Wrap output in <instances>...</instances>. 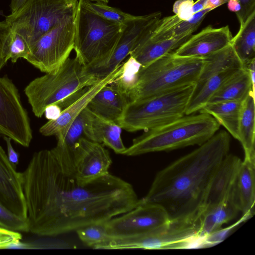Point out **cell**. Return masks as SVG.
I'll return each mask as SVG.
<instances>
[{
    "label": "cell",
    "mask_w": 255,
    "mask_h": 255,
    "mask_svg": "<svg viewBox=\"0 0 255 255\" xmlns=\"http://www.w3.org/2000/svg\"><path fill=\"white\" fill-rule=\"evenodd\" d=\"M232 38L228 25L220 28L209 25L192 35L173 53L181 57L204 58L229 45Z\"/></svg>",
    "instance_id": "obj_17"
},
{
    "label": "cell",
    "mask_w": 255,
    "mask_h": 255,
    "mask_svg": "<svg viewBox=\"0 0 255 255\" xmlns=\"http://www.w3.org/2000/svg\"><path fill=\"white\" fill-rule=\"evenodd\" d=\"M0 15H1V16H4V17H5L4 14H3V11H1H1H0Z\"/></svg>",
    "instance_id": "obj_45"
},
{
    "label": "cell",
    "mask_w": 255,
    "mask_h": 255,
    "mask_svg": "<svg viewBox=\"0 0 255 255\" xmlns=\"http://www.w3.org/2000/svg\"><path fill=\"white\" fill-rule=\"evenodd\" d=\"M198 224L171 222L146 233L123 237H110L99 249H185L201 247Z\"/></svg>",
    "instance_id": "obj_9"
},
{
    "label": "cell",
    "mask_w": 255,
    "mask_h": 255,
    "mask_svg": "<svg viewBox=\"0 0 255 255\" xmlns=\"http://www.w3.org/2000/svg\"><path fill=\"white\" fill-rule=\"evenodd\" d=\"M255 93L251 92L244 100L238 126V139L245 152V157L255 159Z\"/></svg>",
    "instance_id": "obj_27"
},
{
    "label": "cell",
    "mask_w": 255,
    "mask_h": 255,
    "mask_svg": "<svg viewBox=\"0 0 255 255\" xmlns=\"http://www.w3.org/2000/svg\"><path fill=\"white\" fill-rule=\"evenodd\" d=\"M60 112L61 109L57 105H52L45 109L44 114L46 118L51 120L56 119Z\"/></svg>",
    "instance_id": "obj_40"
},
{
    "label": "cell",
    "mask_w": 255,
    "mask_h": 255,
    "mask_svg": "<svg viewBox=\"0 0 255 255\" xmlns=\"http://www.w3.org/2000/svg\"><path fill=\"white\" fill-rule=\"evenodd\" d=\"M239 212L233 189L220 202L203 211L198 221L200 237L204 239L220 230L223 225L234 219Z\"/></svg>",
    "instance_id": "obj_22"
},
{
    "label": "cell",
    "mask_w": 255,
    "mask_h": 255,
    "mask_svg": "<svg viewBox=\"0 0 255 255\" xmlns=\"http://www.w3.org/2000/svg\"><path fill=\"white\" fill-rule=\"evenodd\" d=\"M170 223L167 214L159 205L139 203L130 210L104 223L110 237H123L151 232Z\"/></svg>",
    "instance_id": "obj_13"
},
{
    "label": "cell",
    "mask_w": 255,
    "mask_h": 255,
    "mask_svg": "<svg viewBox=\"0 0 255 255\" xmlns=\"http://www.w3.org/2000/svg\"><path fill=\"white\" fill-rule=\"evenodd\" d=\"M28 232L55 236L104 223L138 204L132 186L110 172L86 184L65 173L51 149L35 152L21 172Z\"/></svg>",
    "instance_id": "obj_1"
},
{
    "label": "cell",
    "mask_w": 255,
    "mask_h": 255,
    "mask_svg": "<svg viewBox=\"0 0 255 255\" xmlns=\"http://www.w3.org/2000/svg\"><path fill=\"white\" fill-rule=\"evenodd\" d=\"M74 151V176L79 183L87 184L109 173L112 159L102 144L83 136Z\"/></svg>",
    "instance_id": "obj_15"
},
{
    "label": "cell",
    "mask_w": 255,
    "mask_h": 255,
    "mask_svg": "<svg viewBox=\"0 0 255 255\" xmlns=\"http://www.w3.org/2000/svg\"><path fill=\"white\" fill-rule=\"evenodd\" d=\"M89 0L92 1H99V2H103L104 3H107L109 1L108 0Z\"/></svg>",
    "instance_id": "obj_44"
},
{
    "label": "cell",
    "mask_w": 255,
    "mask_h": 255,
    "mask_svg": "<svg viewBox=\"0 0 255 255\" xmlns=\"http://www.w3.org/2000/svg\"><path fill=\"white\" fill-rule=\"evenodd\" d=\"M198 113L185 115L167 124L144 131L133 139L123 155L136 156L200 145L219 130L220 125L210 115Z\"/></svg>",
    "instance_id": "obj_3"
},
{
    "label": "cell",
    "mask_w": 255,
    "mask_h": 255,
    "mask_svg": "<svg viewBox=\"0 0 255 255\" xmlns=\"http://www.w3.org/2000/svg\"><path fill=\"white\" fill-rule=\"evenodd\" d=\"M0 135L24 147L29 146L32 138L28 116L18 90L6 76L0 77Z\"/></svg>",
    "instance_id": "obj_12"
},
{
    "label": "cell",
    "mask_w": 255,
    "mask_h": 255,
    "mask_svg": "<svg viewBox=\"0 0 255 255\" xmlns=\"http://www.w3.org/2000/svg\"><path fill=\"white\" fill-rule=\"evenodd\" d=\"M251 92L255 93L249 71L244 66L229 78L212 96L208 103L242 101Z\"/></svg>",
    "instance_id": "obj_26"
},
{
    "label": "cell",
    "mask_w": 255,
    "mask_h": 255,
    "mask_svg": "<svg viewBox=\"0 0 255 255\" xmlns=\"http://www.w3.org/2000/svg\"><path fill=\"white\" fill-rule=\"evenodd\" d=\"M10 30V26L5 20L0 22V71L6 63V43Z\"/></svg>",
    "instance_id": "obj_37"
},
{
    "label": "cell",
    "mask_w": 255,
    "mask_h": 255,
    "mask_svg": "<svg viewBox=\"0 0 255 255\" xmlns=\"http://www.w3.org/2000/svg\"><path fill=\"white\" fill-rule=\"evenodd\" d=\"M194 0H177L173 6V11L182 20L191 18L194 14L192 7Z\"/></svg>",
    "instance_id": "obj_36"
},
{
    "label": "cell",
    "mask_w": 255,
    "mask_h": 255,
    "mask_svg": "<svg viewBox=\"0 0 255 255\" xmlns=\"http://www.w3.org/2000/svg\"><path fill=\"white\" fill-rule=\"evenodd\" d=\"M22 238L20 232L0 227V249L15 247Z\"/></svg>",
    "instance_id": "obj_35"
},
{
    "label": "cell",
    "mask_w": 255,
    "mask_h": 255,
    "mask_svg": "<svg viewBox=\"0 0 255 255\" xmlns=\"http://www.w3.org/2000/svg\"><path fill=\"white\" fill-rule=\"evenodd\" d=\"M195 84L157 96L129 101L118 124L129 132L146 131L173 122L185 115Z\"/></svg>",
    "instance_id": "obj_6"
},
{
    "label": "cell",
    "mask_w": 255,
    "mask_h": 255,
    "mask_svg": "<svg viewBox=\"0 0 255 255\" xmlns=\"http://www.w3.org/2000/svg\"><path fill=\"white\" fill-rule=\"evenodd\" d=\"M243 101L208 103L198 112L212 116L230 134L238 140L239 122Z\"/></svg>",
    "instance_id": "obj_25"
},
{
    "label": "cell",
    "mask_w": 255,
    "mask_h": 255,
    "mask_svg": "<svg viewBox=\"0 0 255 255\" xmlns=\"http://www.w3.org/2000/svg\"><path fill=\"white\" fill-rule=\"evenodd\" d=\"M78 0H26L16 11L5 16L11 29L29 46L48 31L75 17Z\"/></svg>",
    "instance_id": "obj_8"
},
{
    "label": "cell",
    "mask_w": 255,
    "mask_h": 255,
    "mask_svg": "<svg viewBox=\"0 0 255 255\" xmlns=\"http://www.w3.org/2000/svg\"><path fill=\"white\" fill-rule=\"evenodd\" d=\"M128 102L127 95L112 83L100 90L87 107L95 114L117 123Z\"/></svg>",
    "instance_id": "obj_20"
},
{
    "label": "cell",
    "mask_w": 255,
    "mask_h": 255,
    "mask_svg": "<svg viewBox=\"0 0 255 255\" xmlns=\"http://www.w3.org/2000/svg\"><path fill=\"white\" fill-rule=\"evenodd\" d=\"M231 45L244 66L255 59V12L240 25Z\"/></svg>",
    "instance_id": "obj_30"
},
{
    "label": "cell",
    "mask_w": 255,
    "mask_h": 255,
    "mask_svg": "<svg viewBox=\"0 0 255 255\" xmlns=\"http://www.w3.org/2000/svg\"><path fill=\"white\" fill-rule=\"evenodd\" d=\"M0 227L20 232H28L27 222L9 212L0 205Z\"/></svg>",
    "instance_id": "obj_34"
},
{
    "label": "cell",
    "mask_w": 255,
    "mask_h": 255,
    "mask_svg": "<svg viewBox=\"0 0 255 255\" xmlns=\"http://www.w3.org/2000/svg\"><path fill=\"white\" fill-rule=\"evenodd\" d=\"M204 63V58L169 53L141 66L127 97L129 101L141 100L195 84Z\"/></svg>",
    "instance_id": "obj_5"
},
{
    "label": "cell",
    "mask_w": 255,
    "mask_h": 255,
    "mask_svg": "<svg viewBox=\"0 0 255 255\" xmlns=\"http://www.w3.org/2000/svg\"><path fill=\"white\" fill-rule=\"evenodd\" d=\"M29 53L30 46L26 40L11 29L7 39L6 61L10 59L12 63H15L19 58L26 59Z\"/></svg>",
    "instance_id": "obj_33"
},
{
    "label": "cell",
    "mask_w": 255,
    "mask_h": 255,
    "mask_svg": "<svg viewBox=\"0 0 255 255\" xmlns=\"http://www.w3.org/2000/svg\"><path fill=\"white\" fill-rule=\"evenodd\" d=\"M122 64L109 75L79 92L61 110L56 119L49 120L43 125L39 132L44 136L54 135L57 140L62 139L73 121L87 107L96 94L105 86L113 83L121 74Z\"/></svg>",
    "instance_id": "obj_14"
},
{
    "label": "cell",
    "mask_w": 255,
    "mask_h": 255,
    "mask_svg": "<svg viewBox=\"0 0 255 255\" xmlns=\"http://www.w3.org/2000/svg\"><path fill=\"white\" fill-rule=\"evenodd\" d=\"M208 0H197L194 2L192 10L193 13L198 12L206 8L207 1Z\"/></svg>",
    "instance_id": "obj_41"
},
{
    "label": "cell",
    "mask_w": 255,
    "mask_h": 255,
    "mask_svg": "<svg viewBox=\"0 0 255 255\" xmlns=\"http://www.w3.org/2000/svg\"><path fill=\"white\" fill-rule=\"evenodd\" d=\"M99 80L89 74L76 57H69L55 70L33 80L24 92L34 115L41 118L47 107L57 105L60 108Z\"/></svg>",
    "instance_id": "obj_4"
},
{
    "label": "cell",
    "mask_w": 255,
    "mask_h": 255,
    "mask_svg": "<svg viewBox=\"0 0 255 255\" xmlns=\"http://www.w3.org/2000/svg\"><path fill=\"white\" fill-rule=\"evenodd\" d=\"M241 9L236 14L240 22V25H243L248 18L255 12V0H237Z\"/></svg>",
    "instance_id": "obj_38"
},
{
    "label": "cell",
    "mask_w": 255,
    "mask_h": 255,
    "mask_svg": "<svg viewBox=\"0 0 255 255\" xmlns=\"http://www.w3.org/2000/svg\"><path fill=\"white\" fill-rule=\"evenodd\" d=\"M3 138L6 144L8 159L12 164L16 166L19 162V154L13 148L11 138L7 136H3Z\"/></svg>",
    "instance_id": "obj_39"
},
{
    "label": "cell",
    "mask_w": 255,
    "mask_h": 255,
    "mask_svg": "<svg viewBox=\"0 0 255 255\" xmlns=\"http://www.w3.org/2000/svg\"><path fill=\"white\" fill-rule=\"evenodd\" d=\"M192 35H182L159 41H152L146 38L141 40L130 53L142 67L174 52Z\"/></svg>",
    "instance_id": "obj_23"
},
{
    "label": "cell",
    "mask_w": 255,
    "mask_h": 255,
    "mask_svg": "<svg viewBox=\"0 0 255 255\" xmlns=\"http://www.w3.org/2000/svg\"><path fill=\"white\" fill-rule=\"evenodd\" d=\"M26 0H11L9 7L11 13L17 10Z\"/></svg>",
    "instance_id": "obj_43"
},
{
    "label": "cell",
    "mask_w": 255,
    "mask_h": 255,
    "mask_svg": "<svg viewBox=\"0 0 255 255\" xmlns=\"http://www.w3.org/2000/svg\"><path fill=\"white\" fill-rule=\"evenodd\" d=\"M231 138L225 130L156 175L139 203L160 206L171 222L198 224L208 192L221 163L229 153Z\"/></svg>",
    "instance_id": "obj_2"
},
{
    "label": "cell",
    "mask_w": 255,
    "mask_h": 255,
    "mask_svg": "<svg viewBox=\"0 0 255 255\" xmlns=\"http://www.w3.org/2000/svg\"><path fill=\"white\" fill-rule=\"evenodd\" d=\"M0 205L9 212L26 220L21 173L8 160L0 146Z\"/></svg>",
    "instance_id": "obj_16"
},
{
    "label": "cell",
    "mask_w": 255,
    "mask_h": 255,
    "mask_svg": "<svg viewBox=\"0 0 255 255\" xmlns=\"http://www.w3.org/2000/svg\"><path fill=\"white\" fill-rule=\"evenodd\" d=\"M204 58V63L194 85L193 93L197 92L210 77L220 71L230 67H244L231 43Z\"/></svg>",
    "instance_id": "obj_28"
},
{
    "label": "cell",
    "mask_w": 255,
    "mask_h": 255,
    "mask_svg": "<svg viewBox=\"0 0 255 255\" xmlns=\"http://www.w3.org/2000/svg\"><path fill=\"white\" fill-rule=\"evenodd\" d=\"M243 67L228 68L210 77L197 92L192 93L187 106L185 115L198 113L223 83Z\"/></svg>",
    "instance_id": "obj_29"
},
{
    "label": "cell",
    "mask_w": 255,
    "mask_h": 255,
    "mask_svg": "<svg viewBox=\"0 0 255 255\" xmlns=\"http://www.w3.org/2000/svg\"><path fill=\"white\" fill-rule=\"evenodd\" d=\"M235 201L243 216L248 219L254 212L255 202V159L242 161L233 188Z\"/></svg>",
    "instance_id": "obj_21"
},
{
    "label": "cell",
    "mask_w": 255,
    "mask_h": 255,
    "mask_svg": "<svg viewBox=\"0 0 255 255\" xmlns=\"http://www.w3.org/2000/svg\"><path fill=\"white\" fill-rule=\"evenodd\" d=\"M85 6L92 12L108 21L124 25L134 15L108 5L106 3L82 0Z\"/></svg>",
    "instance_id": "obj_31"
},
{
    "label": "cell",
    "mask_w": 255,
    "mask_h": 255,
    "mask_svg": "<svg viewBox=\"0 0 255 255\" xmlns=\"http://www.w3.org/2000/svg\"><path fill=\"white\" fill-rule=\"evenodd\" d=\"M242 161L229 153L224 158L213 179L203 211L220 202L233 190Z\"/></svg>",
    "instance_id": "obj_19"
},
{
    "label": "cell",
    "mask_w": 255,
    "mask_h": 255,
    "mask_svg": "<svg viewBox=\"0 0 255 255\" xmlns=\"http://www.w3.org/2000/svg\"><path fill=\"white\" fill-rule=\"evenodd\" d=\"M84 136L123 154L127 147L122 138V128L117 123L95 114L87 107L84 110Z\"/></svg>",
    "instance_id": "obj_18"
},
{
    "label": "cell",
    "mask_w": 255,
    "mask_h": 255,
    "mask_svg": "<svg viewBox=\"0 0 255 255\" xmlns=\"http://www.w3.org/2000/svg\"><path fill=\"white\" fill-rule=\"evenodd\" d=\"M213 10L205 8L194 13L188 20H182L174 14L161 18L155 32V40H163L176 37L192 35L203 21L206 14Z\"/></svg>",
    "instance_id": "obj_24"
},
{
    "label": "cell",
    "mask_w": 255,
    "mask_h": 255,
    "mask_svg": "<svg viewBox=\"0 0 255 255\" xmlns=\"http://www.w3.org/2000/svg\"><path fill=\"white\" fill-rule=\"evenodd\" d=\"M74 37L75 17H72L54 27L33 43L26 60L42 72L54 71L64 63L74 50Z\"/></svg>",
    "instance_id": "obj_10"
},
{
    "label": "cell",
    "mask_w": 255,
    "mask_h": 255,
    "mask_svg": "<svg viewBox=\"0 0 255 255\" xmlns=\"http://www.w3.org/2000/svg\"><path fill=\"white\" fill-rule=\"evenodd\" d=\"M104 223L90 225L80 228L76 232L80 240L85 245L95 249L110 237Z\"/></svg>",
    "instance_id": "obj_32"
},
{
    "label": "cell",
    "mask_w": 255,
    "mask_h": 255,
    "mask_svg": "<svg viewBox=\"0 0 255 255\" xmlns=\"http://www.w3.org/2000/svg\"><path fill=\"white\" fill-rule=\"evenodd\" d=\"M227 6L231 11L235 12V13L240 11L241 9V6L237 0H228Z\"/></svg>",
    "instance_id": "obj_42"
},
{
    "label": "cell",
    "mask_w": 255,
    "mask_h": 255,
    "mask_svg": "<svg viewBox=\"0 0 255 255\" xmlns=\"http://www.w3.org/2000/svg\"><path fill=\"white\" fill-rule=\"evenodd\" d=\"M124 25L104 19L78 0L75 17V57L85 66L105 58L116 46Z\"/></svg>",
    "instance_id": "obj_7"
},
{
    "label": "cell",
    "mask_w": 255,
    "mask_h": 255,
    "mask_svg": "<svg viewBox=\"0 0 255 255\" xmlns=\"http://www.w3.org/2000/svg\"><path fill=\"white\" fill-rule=\"evenodd\" d=\"M161 17L160 11L135 16L124 24L121 35L111 53L105 58L85 66L87 71L97 79L109 75L137 44L151 33Z\"/></svg>",
    "instance_id": "obj_11"
}]
</instances>
